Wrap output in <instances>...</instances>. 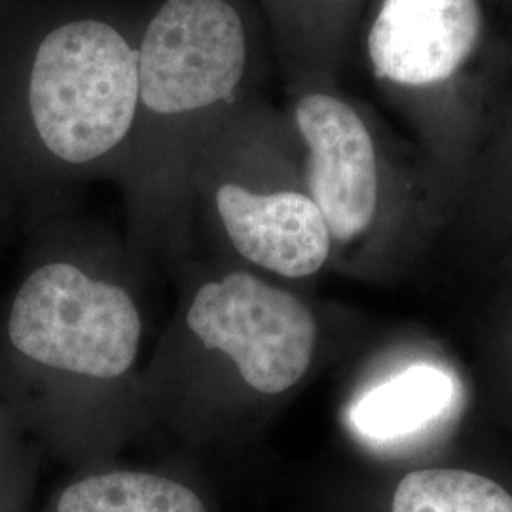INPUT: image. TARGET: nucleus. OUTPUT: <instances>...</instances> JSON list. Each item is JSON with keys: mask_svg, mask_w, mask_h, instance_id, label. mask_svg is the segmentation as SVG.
Masks as SVG:
<instances>
[{"mask_svg": "<svg viewBox=\"0 0 512 512\" xmlns=\"http://www.w3.org/2000/svg\"><path fill=\"white\" fill-rule=\"evenodd\" d=\"M139 35L78 2L0 0V220L37 226L67 181L126 160Z\"/></svg>", "mask_w": 512, "mask_h": 512, "instance_id": "obj_1", "label": "nucleus"}, {"mask_svg": "<svg viewBox=\"0 0 512 512\" xmlns=\"http://www.w3.org/2000/svg\"><path fill=\"white\" fill-rule=\"evenodd\" d=\"M38 241L0 319V403L23 431L52 442L71 391L133 370L143 317L128 289Z\"/></svg>", "mask_w": 512, "mask_h": 512, "instance_id": "obj_2", "label": "nucleus"}, {"mask_svg": "<svg viewBox=\"0 0 512 512\" xmlns=\"http://www.w3.org/2000/svg\"><path fill=\"white\" fill-rule=\"evenodd\" d=\"M253 61L243 0H162L139 35V97L126 164L150 188L192 179L236 114Z\"/></svg>", "mask_w": 512, "mask_h": 512, "instance_id": "obj_3", "label": "nucleus"}, {"mask_svg": "<svg viewBox=\"0 0 512 512\" xmlns=\"http://www.w3.org/2000/svg\"><path fill=\"white\" fill-rule=\"evenodd\" d=\"M183 334L205 363L260 397L293 389L317 346L310 308L247 270L203 281L184 310Z\"/></svg>", "mask_w": 512, "mask_h": 512, "instance_id": "obj_4", "label": "nucleus"}, {"mask_svg": "<svg viewBox=\"0 0 512 512\" xmlns=\"http://www.w3.org/2000/svg\"><path fill=\"white\" fill-rule=\"evenodd\" d=\"M190 183L205 192L222 236L245 262L300 279L317 274L329 260V226L310 194L256 186L217 135L203 147Z\"/></svg>", "mask_w": 512, "mask_h": 512, "instance_id": "obj_5", "label": "nucleus"}, {"mask_svg": "<svg viewBox=\"0 0 512 512\" xmlns=\"http://www.w3.org/2000/svg\"><path fill=\"white\" fill-rule=\"evenodd\" d=\"M294 126L308 148L306 184L329 226L330 238L348 243L363 236L378 209V162L365 120L330 93L302 95Z\"/></svg>", "mask_w": 512, "mask_h": 512, "instance_id": "obj_6", "label": "nucleus"}, {"mask_svg": "<svg viewBox=\"0 0 512 512\" xmlns=\"http://www.w3.org/2000/svg\"><path fill=\"white\" fill-rule=\"evenodd\" d=\"M480 31V0H384L366 48L380 80L433 86L467 63Z\"/></svg>", "mask_w": 512, "mask_h": 512, "instance_id": "obj_7", "label": "nucleus"}, {"mask_svg": "<svg viewBox=\"0 0 512 512\" xmlns=\"http://www.w3.org/2000/svg\"><path fill=\"white\" fill-rule=\"evenodd\" d=\"M42 512H213L207 497L177 476L110 469L65 484Z\"/></svg>", "mask_w": 512, "mask_h": 512, "instance_id": "obj_8", "label": "nucleus"}, {"mask_svg": "<svg viewBox=\"0 0 512 512\" xmlns=\"http://www.w3.org/2000/svg\"><path fill=\"white\" fill-rule=\"evenodd\" d=\"M454 399L456 382L446 370L414 365L365 393L353 406L351 420L368 439H399L437 420Z\"/></svg>", "mask_w": 512, "mask_h": 512, "instance_id": "obj_9", "label": "nucleus"}, {"mask_svg": "<svg viewBox=\"0 0 512 512\" xmlns=\"http://www.w3.org/2000/svg\"><path fill=\"white\" fill-rule=\"evenodd\" d=\"M391 512H512V497L486 476L423 469L399 482Z\"/></svg>", "mask_w": 512, "mask_h": 512, "instance_id": "obj_10", "label": "nucleus"}, {"mask_svg": "<svg viewBox=\"0 0 512 512\" xmlns=\"http://www.w3.org/2000/svg\"><path fill=\"white\" fill-rule=\"evenodd\" d=\"M35 461L25 442L23 427L0 403V512H31Z\"/></svg>", "mask_w": 512, "mask_h": 512, "instance_id": "obj_11", "label": "nucleus"}]
</instances>
